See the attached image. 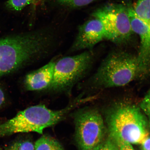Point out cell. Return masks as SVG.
<instances>
[{"label": "cell", "instance_id": "obj_21", "mask_svg": "<svg viewBox=\"0 0 150 150\" xmlns=\"http://www.w3.org/2000/svg\"><path fill=\"white\" fill-rule=\"evenodd\" d=\"M141 150H144L142 149H141Z\"/></svg>", "mask_w": 150, "mask_h": 150}, {"label": "cell", "instance_id": "obj_6", "mask_svg": "<svg viewBox=\"0 0 150 150\" xmlns=\"http://www.w3.org/2000/svg\"><path fill=\"white\" fill-rule=\"evenodd\" d=\"M76 138L80 150H93L104 139L105 127L102 115L93 108L78 110L75 116Z\"/></svg>", "mask_w": 150, "mask_h": 150}, {"label": "cell", "instance_id": "obj_17", "mask_svg": "<svg viewBox=\"0 0 150 150\" xmlns=\"http://www.w3.org/2000/svg\"><path fill=\"white\" fill-rule=\"evenodd\" d=\"M119 150H134L131 144L128 143L117 144Z\"/></svg>", "mask_w": 150, "mask_h": 150}, {"label": "cell", "instance_id": "obj_14", "mask_svg": "<svg viewBox=\"0 0 150 150\" xmlns=\"http://www.w3.org/2000/svg\"><path fill=\"white\" fill-rule=\"evenodd\" d=\"M139 108L147 119L150 129V90L147 92L141 102Z\"/></svg>", "mask_w": 150, "mask_h": 150}, {"label": "cell", "instance_id": "obj_18", "mask_svg": "<svg viewBox=\"0 0 150 150\" xmlns=\"http://www.w3.org/2000/svg\"><path fill=\"white\" fill-rule=\"evenodd\" d=\"M141 145L142 149L144 150H150V136L147 137Z\"/></svg>", "mask_w": 150, "mask_h": 150}, {"label": "cell", "instance_id": "obj_8", "mask_svg": "<svg viewBox=\"0 0 150 150\" xmlns=\"http://www.w3.org/2000/svg\"><path fill=\"white\" fill-rule=\"evenodd\" d=\"M102 22L91 14V17L79 28L77 35L69 50V53L82 50H91L96 45L106 39Z\"/></svg>", "mask_w": 150, "mask_h": 150}, {"label": "cell", "instance_id": "obj_13", "mask_svg": "<svg viewBox=\"0 0 150 150\" xmlns=\"http://www.w3.org/2000/svg\"><path fill=\"white\" fill-rule=\"evenodd\" d=\"M95 0H56L58 3L67 7L78 8L86 6Z\"/></svg>", "mask_w": 150, "mask_h": 150}, {"label": "cell", "instance_id": "obj_10", "mask_svg": "<svg viewBox=\"0 0 150 150\" xmlns=\"http://www.w3.org/2000/svg\"><path fill=\"white\" fill-rule=\"evenodd\" d=\"M132 7L138 17L150 27V0H137Z\"/></svg>", "mask_w": 150, "mask_h": 150}, {"label": "cell", "instance_id": "obj_2", "mask_svg": "<svg viewBox=\"0 0 150 150\" xmlns=\"http://www.w3.org/2000/svg\"><path fill=\"white\" fill-rule=\"evenodd\" d=\"M108 123L110 135L117 144H141L149 136L147 118L139 107L119 103L108 110Z\"/></svg>", "mask_w": 150, "mask_h": 150}, {"label": "cell", "instance_id": "obj_19", "mask_svg": "<svg viewBox=\"0 0 150 150\" xmlns=\"http://www.w3.org/2000/svg\"><path fill=\"white\" fill-rule=\"evenodd\" d=\"M5 94L2 89L0 87V107L5 101Z\"/></svg>", "mask_w": 150, "mask_h": 150}, {"label": "cell", "instance_id": "obj_4", "mask_svg": "<svg viewBox=\"0 0 150 150\" xmlns=\"http://www.w3.org/2000/svg\"><path fill=\"white\" fill-rule=\"evenodd\" d=\"M93 60L91 50H86L56 61L52 83L45 91L70 96L75 85L89 72Z\"/></svg>", "mask_w": 150, "mask_h": 150}, {"label": "cell", "instance_id": "obj_5", "mask_svg": "<svg viewBox=\"0 0 150 150\" xmlns=\"http://www.w3.org/2000/svg\"><path fill=\"white\" fill-rule=\"evenodd\" d=\"M92 14L102 22L106 31V40L122 44L128 42L134 33L129 17L128 6L120 4H109L97 9Z\"/></svg>", "mask_w": 150, "mask_h": 150}, {"label": "cell", "instance_id": "obj_15", "mask_svg": "<svg viewBox=\"0 0 150 150\" xmlns=\"http://www.w3.org/2000/svg\"><path fill=\"white\" fill-rule=\"evenodd\" d=\"M32 0H8L6 3L7 8L11 10L19 11L31 3Z\"/></svg>", "mask_w": 150, "mask_h": 150}, {"label": "cell", "instance_id": "obj_9", "mask_svg": "<svg viewBox=\"0 0 150 150\" xmlns=\"http://www.w3.org/2000/svg\"><path fill=\"white\" fill-rule=\"evenodd\" d=\"M56 62L52 60L26 75L23 82L25 89L33 91H44L47 89L53 79Z\"/></svg>", "mask_w": 150, "mask_h": 150}, {"label": "cell", "instance_id": "obj_7", "mask_svg": "<svg viewBox=\"0 0 150 150\" xmlns=\"http://www.w3.org/2000/svg\"><path fill=\"white\" fill-rule=\"evenodd\" d=\"M131 28L139 35L140 45L137 58L139 77L141 78L150 74V27L136 16L132 6H128Z\"/></svg>", "mask_w": 150, "mask_h": 150}, {"label": "cell", "instance_id": "obj_3", "mask_svg": "<svg viewBox=\"0 0 150 150\" xmlns=\"http://www.w3.org/2000/svg\"><path fill=\"white\" fill-rule=\"evenodd\" d=\"M137 77V56L125 52H114L103 60L89 83L95 88H110L126 85Z\"/></svg>", "mask_w": 150, "mask_h": 150}, {"label": "cell", "instance_id": "obj_1", "mask_svg": "<svg viewBox=\"0 0 150 150\" xmlns=\"http://www.w3.org/2000/svg\"><path fill=\"white\" fill-rule=\"evenodd\" d=\"M54 39L43 31L0 39V77L48 56Z\"/></svg>", "mask_w": 150, "mask_h": 150}, {"label": "cell", "instance_id": "obj_11", "mask_svg": "<svg viewBox=\"0 0 150 150\" xmlns=\"http://www.w3.org/2000/svg\"><path fill=\"white\" fill-rule=\"evenodd\" d=\"M35 150H64L61 144L50 136H43L35 144Z\"/></svg>", "mask_w": 150, "mask_h": 150}, {"label": "cell", "instance_id": "obj_12", "mask_svg": "<svg viewBox=\"0 0 150 150\" xmlns=\"http://www.w3.org/2000/svg\"><path fill=\"white\" fill-rule=\"evenodd\" d=\"M93 150H119L117 143L109 135L108 138L104 139L102 142Z\"/></svg>", "mask_w": 150, "mask_h": 150}, {"label": "cell", "instance_id": "obj_20", "mask_svg": "<svg viewBox=\"0 0 150 150\" xmlns=\"http://www.w3.org/2000/svg\"><path fill=\"white\" fill-rule=\"evenodd\" d=\"M0 150H2L1 149H0Z\"/></svg>", "mask_w": 150, "mask_h": 150}, {"label": "cell", "instance_id": "obj_16", "mask_svg": "<svg viewBox=\"0 0 150 150\" xmlns=\"http://www.w3.org/2000/svg\"><path fill=\"white\" fill-rule=\"evenodd\" d=\"M6 150H35V145L29 140L16 142Z\"/></svg>", "mask_w": 150, "mask_h": 150}]
</instances>
